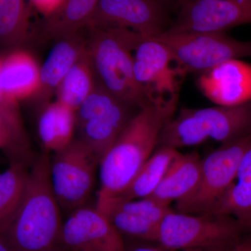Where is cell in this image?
<instances>
[{"mask_svg":"<svg viewBox=\"0 0 251 251\" xmlns=\"http://www.w3.org/2000/svg\"><path fill=\"white\" fill-rule=\"evenodd\" d=\"M179 94L155 98L140 108L99 162L97 202L117 197L158 148L160 134L177 110Z\"/></svg>","mask_w":251,"mask_h":251,"instance_id":"1","label":"cell"},{"mask_svg":"<svg viewBox=\"0 0 251 251\" xmlns=\"http://www.w3.org/2000/svg\"><path fill=\"white\" fill-rule=\"evenodd\" d=\"M49 153L36 157L21 207L3 234L13 251H59L63 224L51 184Z\"/></svg>","mask_w":251,"mask_h":251,"instance_id":"2","label":"cell"},{"mask_svg":"<svg viewBox=\"0 0 251 251\" xmlns=\"http://www.w3.org/2000/svg\"><path fill=\"white\" fill-rule=\"evenodd\" d=\"M88 28L87 50L97 83L138 108L152 100L133 69V52L143 36L125 28Z\"/></svg>","mask_w":251,"mask_h":251,"instance_id":"3","label":"cell"},{"mask_svg":"<svg viewBox=\"0 0 251 251\" xmlns=\"http://www.w3.org/2000/svg\"><path fill=\"white\" fill-rule=\"evenodd\" d=\"M251 134V100L234 106L182 108L163 127L159 146L178 149L211 139L230 143Z\"/></svg>","mask_w":251,"mask_h":251,"instance_id":"4","label":"cell"},{"mask_svg":"<svg viewBox=\"0 0 251 251\" xmlns=\"http://www.w3.org/2000/svg\"><path fill=\"white\" fill-rule=\"evenodd\" d=\"M247 233L228 214H191L172 209L160 226L157 244L172 251H228Z\"/></svg>","mask_w":251,"mask_h":251,"instance_id":"5","label":"cell"},{"mask_svg":"<svg viewBox=\"0 0 251 251\" xmlns=\"http://www.w3.org/2000/svg\"><path fill=\"white\" fill-rule=\"evenodd\" d=\"M150 38L166 46L186 74L201 75L231 59L251 57V41L237 40L225 33L166 31Z\"/></svg>","mask_w":251,"mask_h":251,"instance_id":"6","label":"cell"},{"mask_svg":"<svg viewBox=\"0 0 251 251\" xmlns=\"http://www.w3.org/2000/svg\"><path fill=\"white\" fill-rule=\"evenodd\" d=\"M251 140V134L222 144L202 158L199 182L187 197L176 202V211L191 214L212 211L234 182Z\"/></svg>","mask_w":251,"mask_h":251,"instance_id":"7","label":"cell"},{"mask_svg":"<svg viewBox=\"0 0 251 251\" xmlns=\"http://www.w3.org/2000/svg\"><path fill=\"white\" fill-rule=\"evenodd\" d=\"M99 161L80 139L50 158L51 184L61 209L74 211L85 205L93 189Z\"/></svg>","mask_w":251,"mask_h":251,"instance_id":"8","label":"cell"},{"mask_svg":"<svg viewBox=\"0 0 251 251\" xmlns=\"http://www.w3.org/2000/svg\"><path fill=\"white\" fill-rule=\"evenodd\" d=\"M172 24L166 8L155 0H99L87 27L125 28L153 37Z\"/></svg>","mask_w":251,"mask_h":251,"instance_id":"9","label":"cell"},{"mask_svg":"<svg viewBox=\"0 0 251 251\" xmlns=\"http://www.w3.org/2000/svg\"><path fill=\"white\" fill-rule=\"evenodd\" d=\"M168 32H220L251 24V0H188Z\"/></svg>","mask_w":251,"mask_h":251,"instance_id":"10","label":"cell"},{"mask_svg":"<svg viewBox=\"0 0 251 251\" xmlns=\"http://www.w3.org/2000/svg\"><path fill=\"white\" fill-rule=\"evenodd\" d=\"M176 64L169 50L152 38L143 36L133 54L135 78L151 99L179 94L186 73Z\"/></svg>","mask_w":251,"mask_h":251,"instance_id":"11","label":"cell"},{"mask_svg":"<svg viewBox=\"0 0 251 251\" xmlns=\"http://www.w3.org/2000/svg\"><path fill=\"white\" fill-rule=\"evenodd\" d=\"M61 247L64 251H126L122 234L108 216L94 208L72 211L63 224Z\"/></svg>","mask_w":251,"mask_h":251,"instance_id":"12","label":"cell"},{"mask_svg":"<svg viewBox=\"0 0 251 251\" xmlns=\"http://www.w3.org/2000/svg\"><path fill=\"white\" fill-rule=\"evenodd\" d=\"M197 85L216 105L247 103L251 100V65L239 59H231L201 74Z\"/></svg>","mask_w":251,"mask_h":251,"instance_id":"13","label":"cell"},{"mask_svg":"<svg viewBox=\"0 0 251 251\" xmlns=\"http://www.w3.org/2000/svg\"><path fill=\"white\" fill-rule=\"evenodd\" d=\"M40 67L39 87L34 98L46 103L53 92H57L67 73L75 64L85 49L87 41L79 33L57 39Z\"/></svg>","mask_w":251,"mask_h":251,"instance_id":"14","label":"cell"},{"mask_svg":"<svg viewBox=\"0 0 251 251\" xmlns=\"http://www.w3.org/2000/svg\"><path fill=\"white\" fill-rule=\"evenodd\" d=\"M139 109L120 100L106 113L78 127L80 140L93 151L99 162Z\"/></svg>","mask_w":251,"mask_h":251,"instance_id":"15","label":"cell"},{"mask_svg":"<svg viewBox=\"0 0 251 251\" xmlns=\"http://www.w3.org/2000/svg\"><path fill=\"white\" fill-rule=\"evenodd\" d=\"M40 80V67L25 51L15 49L1 57L0 83L5 93L16 101L34 98Z\"/></svg>","mask_w":251,"mask_h":251,"instance_id":"16","label":"cell"},{"mask_svg":"<svg viewBox=\"0 0 251 251\" xmlns=\"http://www.w3.org/2000/svg\"><path fill=\"white\" fill-rule=\"evenodd\" d=\"M99 0H63L57 9L46 15L37 27L44 40L61 39L80 33L87 27Z\"/></svg>","mask_w":251,"mask_h":251,"instance_id":"17","label":"cell"},{"mask_svg":"<svg viewBox=\"0 0 251 251\" xmlns=\"http://www.w3.org/2000/svg\"><path fill=\"white\" fill-rule=\"evenodd\" d=\"M202 158L196 152L179 153L150 198L169 205L187 197L199 182Z\"/></svg>","mask_w":251,"mask_h":251,"instance_id":"18","label":"cell"},{"mask_svg":"<svg viewBox=\"0 0 251 251\" xmlns=\"http://www.w3.org/2000/svg\"><path fill=\"white\" fill-rule=\"evenodd\" d=\"M75 111L57 100L45 104L38 121V133L45 151L55 153L74 141Z\"/></svg>","mask_w":251,"mask_h":251,"instance_id":"19","label":"cell"},{"mask_svg":"<svg viewBox=\"0 0 251 251\" xmlns=\"http://www.w3.org/2000/svg\"><path fill=\"white\" fill-rule=\"evenodd\" d=\"M211 212L233 216L246 232H251V140L234 182Z\"/></svg>","mask_w":251,"mask_h":251,"instance_id":"20","label":"cell"},{"mask_svg":"<svg viewBox=\"0 0 251 251\" xmlns=\"http://www.w3.org/2000/svg\"><path fill=\"white\" fill-rule=\"evenodd\" d=\"M179 153L176 149L158 147L125 191L117 197L105 201H129L150 197L158 187L172 162Z\"/></svg>","mask_w":251,"mask_h":251,"instance_id":"21","label":"cell"},{"mask_svg":"<svg viewBox=\"0 0 251 251\" xmlns=\"http://www.w3.org/2000/svg\"><path fill=\"white\" fill-rule=\"evenodd\" d=\"M27 165L12 162L0 173V233L4 234L17 214L29 180Z\"/></svg>","mask_w":251,"mask_h":251,"instance_id":"22","label":"cell"},{"mask_svg":"<svg viewBox=\"0 0 251 251\" xmlns=\"http://www.w3.org/2000/svg\"><path fill=\"white\" fill-rule=\"evenodd\" d=\"M87 45L57 90V100L76 111L97 85Z\"/></svg>","mask_w":251,"mask_h":251,"instance_id":"23","label":"cell"},{"mask_svg":"<svg viewBox=\"0 0 251 251\" xmlns=\"http://www.w3.org/2000/svg\"><path fill=\"white\" fill-rule=\"evenodd\" d=\"M29 17L25 0H0V46L15 50L25 43Z\"/></svg>","mask_w":251,"mask_h":251,"instance_id":"24","label":"cell"},{"mask_svg":"<svg viewBox=\"0 0 251 251\" xmlns=\"http://www.w3.org/2000/svg\"><path fill=\"white\" fill-rule=\"evenodd\" d=\"M99 211L108 216L122 235L125 234L146 242L157 243L161 225L115 208H107Z\"/></svg>","mask_w":251,"mask_h":251,"instance_id":"25","label":"cell"},{"mask_svg":"<svg viewBox=\"0 0 251 251\" xmlns=\"http://www.w3.org/2000/svg\"><path fill=\"white\" fill-rule=\"evenodd\" d=\"M120 100H122L97 84L75 111L76 125L80 126L88 120L103 115Z\"/></svg>","mask_w":251,"mask_h":251,"instance_id":"26","label":"cell"},{"mask_svg":"<svg viewBox=\"0 0 251 251\" xmlns=\"http://www.w3.org/2000/svg\"><path fill=\"white\" fill-rule=\"evenodd\" d=\"M0 146L9 156L11 163L21 162L29 166L34 161L31 150L23 145L12 128L0 113Z\"/></svg>","mask_w":251,"mask_h":251,"instance_id":"27","label":"cell"},{"mask_svg":"<svg viewBox=\"0 0 251 251\" xmlns=\"http://www.w3.org/2000/svg\"><path fill=\"white\" fill-rule=\"evenodd\" d=\"M1 57L0 56V64H1ZM0 113L1 114L10 127L20 141L26 148L30 149L29 140L24 125H23L22 116L18 107V101L11 98L9 96L5 93L0 83Z\"/></svg>","mask_w":251,"mask_h":251,"instance_id":"28","label":"cell"},{"mask_svg":"<svg viewBox=\"0 0 251 251\" xmlns=\"http://www.w3.org/2000/svg\"><path fill=\"white\" fill-rule=\"evenodd\" d=\"M39 7L47 10V14L57 9L63 0H32Z\"/></svg>","mask_w":251,"mask_h":251,"instance_id":"29","label":"cell"},{"mask_svg":"<svg viewBox=\"0 0 251 251\" xmlns=\"http://www.w3.org/2000/svg\"><path fill=\"white\" fill-rule=\"evenodd\" d=\"M126 251H128L126 250ZM129 251H172L162 247L161 246H139L130 249Z\"/></svg>","mask_w":251,"mask_h":251,"instance_id":"30","label":"cell"},{"mask_svg":"<svg viewBox=\"0 0 251 251\" xmlns=\"http://www.w3.org/2000/svg\"><path fill=\"white\" fill-rule=\"evenodd\" d=\"M228 251H251V240H243L239 245Z\"/></svg>","mask_w":251,"mask_h":251,"instance_id":"31","label":"cell"},{"mask_svg":"<svg viewBox=\"0 0 251 251\" xmlns=\"http://www.w3.org/2000/svg\"><path fill=\"white\" fill-rule=\"evenodd\" d=\"M155 1H158L162 6L166 8L167 6H172V5L179 7V5L181 4L183 1H184L185 0H155Z\"/></svg>","mask_w":251,"mask_h":251,"instance_id":"32","label":"cell"},{"mask_svg":"<svg viewBox=\"0 0 251 251\" xmlns=\"http://www.w3.org/2000/svg\"><path fill=\"white\" fill-rule=\"evenodd\" d=\"M0 251H13L4 236L0 233Z\"/></svg>","mask_w":251,"mask_h":251,"instance_id":"33","label":"cell"},{"mask_svg":"<svg viewBox=\"0 0 251 251\" xmlns=\"http://www.w3.org/2000/svg\"><path fill=\"white\" fill-rule=\"evenodd\" d=\"M185 1H188V0H185ZM183 2H184V1H183Z\"/></svg>","mask_w":251,"mask_h":251,"instance_id":"34","label":"cell"},{"mask_svg":"<svg viewBox=\"0 0 251 251\" xmlns=\"http://www.w3.org/2000/svg\"><path fill=\"white\" fill-rule=\"evenodd\" d=\"M0 150H1V146H0Z\"/></svg>","mask_w":251,"mask_h":251,"instance_id":"35","label":"cell"}]
</instances>
